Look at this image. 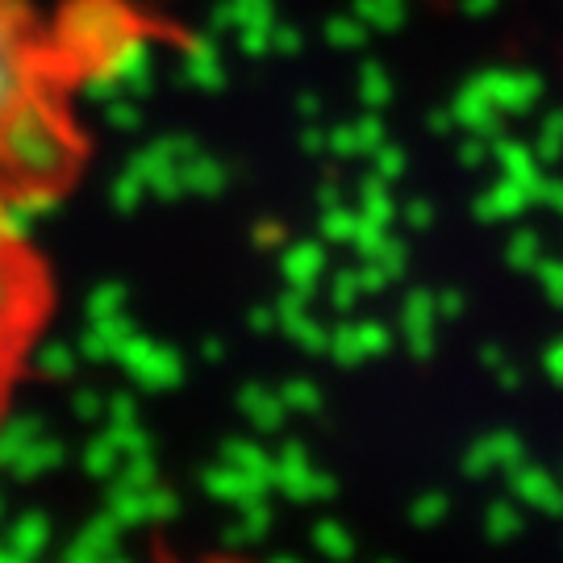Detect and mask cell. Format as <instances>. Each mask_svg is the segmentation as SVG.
I'll list each match as a JSON object with an SVG mask.
<instances>
[{
  "instance_id": "obj_1",
  "label": "cell",
  "mask_w": 563,
  "mask_h": 563,
  "mask_svg": "<svg viewBox=\"0 0 563 563\" xmlns=\"http://www.w3.org/2000/svg\"><path fill=\"white\" fill-rule=\"evenodd\" d=\"M159 38L134 0H0V201L67 197L92 159L80 104Z\"/></svg>"
},
{
  "instance_id": "obj_2",
  "label": "cell",
  "mask_w": 563,
  "mask_h": 563,
  "mask_svg": "<svg viewBox=\"0 0 563 563\" xmlns=\"http://www.w3.org/2000/svg\"><path fill=\"white\" fill-rule=\"evenodd\" d=\"M55 313V276L25 225V213L0 201V418L18 397L42 334Z\"/></svg>"
}]
</instances>
